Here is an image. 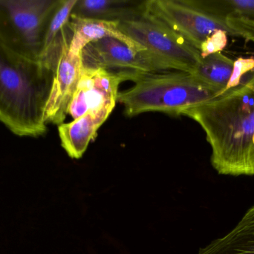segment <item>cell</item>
Instances as JSON below:
<instances>
[{
	"label": "cell",
	"mask_w": 254,
	"mask_h": 254,
	"mask_svg": "<svg viewBox=\"0 0 254 254\" xmlns=\"http://www.w3.org/2000/svg\"><path fill=\"white\" fill-rule=\"evenodd\" d=\"M204 130L219 174H254V70L215 98L183 110Z\"/></svg>",
	"instance_id": "obj_1"
},
{
	"label": "cell",
	"mask_w": 254,
	"mask_h": 254,
	"mask_svg": "<svg viewBox=\"0 0 254 254\" xmlns=\"http://www.w3.org/2000/svg\"><path fill=\"white\" fill-rule=\"evenodd\" d=\"M53 80V70L46 64L16 53L0 41V122L19 137L44 135Z\"/></svg>",
	"instance_id": "obj_2"
},
{
	"label": "cell",
	"mask_w": 254,
	"mask_h": 254,
	"mask_svg": "<svg viewBox=\"0 0 254 254\" xmlns=\"http://www.w3.org/2000/svg\"><path fill=\"white\" fill-rule=\"evenodd\" d=\"M134 86L119 92L117 101L123 104L128 117L146 112L180 116L183 110L209 101L220 94L195 76L185 72L156 73L119 71Z\"/></svg>",
	"instance_id": "obj_3"
},
{
	"label": "cell",
	"mask_w": 254,
	"mask_h": 254,
	"mask_svg": "<svg viewBox=\"0 0 254 254\" xmlns=\"http://www.w3.org/2000/svg\"><path fill=\"white\" fill-rule=\"evenodd\" d=\"M60 0H0V41L30 59L40 61L48 23Z\"/></svg>",
	"instance_id": "obj_4"
},
{
	"label": "cell",
	"mask_w": 254,
	"mask_h": 254,
	"mask_svg": "<svg viewBox=\"0 0 254 254\" xmlns=\"http://www.w3.org/2000/svg\"><path fill=\"white\" fill-rule=\"evenodd\" d=\"M143 18L167 27L198 50L208 37L219 30L231 35L226 21L191 5L187 0L144 1Z\"/></svg>",
	"instance_id": "obj_5"
},
{
	"label": "cell",
	"mask_w": 254,
	"mask_h": 254,
	"mask_svg": "<svg viewBox=\"0 0 254 254\" xmlns=\"http://www.w3.org/2000/svg\"><path fill=\"white\" fill-rule=\"evenodd\" d=\"M121 31L146 50L165 60L176 71L192 73L201 62L199 50L167 27L142 19L119 22Z\"/></svg>",
	"instance_id": "obj_6"
},
{
	"label": "cell",
	"mask_w": 254,
	"mask_h": 254,
	"mask_svg": "<svg viewBox=\"0 0 254 254\" xmlns=\"http://www.w3.org/2000/svg\"><path fill=\"white\" fill-rule=\"evenodd\" d=\"M81 58L83 67L87 68L145 73L176 71L171 64L149 51L136 52L113 38L89 43L82 51Z\"/></svg>",
	"instance_id": "obj_7"
},
{
	"label": "cell",
	"mask_w": 254,
	"mask_h": 254,
	"mask_svg": "<svg viewBox=\"0 0 254 254\" xmlns=\"http://www.w3.org/2000/svg\"><path fill=\"white\" fill-rule=\"evenodd\" d=\"M71 39V32L68 27L62 51L54 71L53 84L45 115L47 124L61 125L65 120L83 70L81 55H74L69 52Z\"/></svg>",
	"instance_id": "obj_8"
},
{
	"label": "cell",
	"mask_w": 254,
	"mask_h": 254,
	"mask_svg": "<svg viewBox=\"0 0 254 254\" xmlns=\"http://www.w3.org/2000/svg\"><path fill=\"white\" fill-rule=\"evenodd\" d=\"M123 82L119 73L83 67L67 113L76 119L90 110L116 107L119 85Z\"/></svg>",
	"instance_id": "obj_9"
},
{
	"label": "cell",
	"mask_w": 254,
	"mask_h": 254,
	"mask_svg": "<svg viewBox=\"0 0 254 254\" xmlns=\"http://www.w3.org/2000/svg\"><path fill=\"white\" fill-rule=\"evenodd\" d=\"M115 106H106L90 110L68 123L58 126L63 149L72 159H80L91 141L98 135V131L114 110Z\"/></svg>",
	"instance_id": "obj_10"
},
{
	"label": "cell",
	"mask_w": 254,
	"mask_h": 254,
	"mask_svg": "<svg viewBox=\"0 0 254 254\" xmlns=\"http://www.w3.org/2000/svg\"><path fill=\"white\" fill-rule=\"evenodd\" d=\"M119 22L80 17L71 13L68 24L71 32L69 52L74 55H81L82 51L89 43L104 38L116 39L136 52L146 50L121 31Z\"/></svg>",
	"instance_id": "obj_11"
},
{
	"label": "cell",
	"mask_w": 254,
	"mask_h": 254,
	"mask_svg": "<svg viewBox=\"0 0 254 254\" xmlns=\"http://www.w3.org/2000/svg\"><path fill=\"white\" fill-rule=\"evenodd\" d=\"M143 2L133 0H77L72 14L116 22L142 19Z\"/></svg>",
	"instance_id": "obj_12"
},
{
	"label": "cell",
	"mask_w": 254,
	"mask_h": 254,
	"mask_svg": "<svg viewBox=\"0 0 254 254\" xmlns=\"http://www.w3.org/2000/svg\"><path fill=\"white\" fill-rule=\"evenodd\" d=\"M198 254H254V206L229 234L200 249Z\"/></svg>",
	"instance_id": "obj_13"
},
{
	"label": "cell",
	"mask_w": 254,
	"mask_h": 254,
	"mask_svg": "<svg viewBox=\"0 0 254 254\" xmlns=\"http://www.w3.org/2000/svg\"><path fill=\"white\" fill-rule=\"evenodd\" d=\"M234 68V61L218 52L202 58L190 74L222 93L228 87Z\"/></svg>",
	"instance_id": "obj_14"
},
{
	"label": "cell",
	"mask_w": 254,
	"mask_h": 254,
	"mask_svg": "<svg viewBox=\"0 0 254 254\" xmlns=\"http://www.w3.org/2000/svg\"><path fill=\"white\" fill-rule=\"evenodd\" d=\"M191 5L226 21L228 18L254 20V0H187Z\"/></svg>",
	"instance_id": "obj_15"
},
{
	"label": "cell",
	"mask_w": 254,
	"mask_h": 254,
	"mask_svg": "<svg viewBox=\"0 0 254 254\" xmlns=\"http://www.w3.org/2000/svg\"><path fill=\"white\" fill-rule=\"evenodd\" d=\"M226 23L231 31V35L238 36L247 41L254 43V20L228 18Z\"/></svg>",
	"instance_id": "obj_16"
},
{
	"label": "cell",
	"mask_w": 254,
	"mask_h": 254,
	"mask_svg": "<svg viewBox=\"0 0 254 254\" xmlns=\"http://www.w3.org/2000/svg\"><path fill=\"white\" fill-rule=\"evenodd\" d=\"M228 33L219 30L207 39L200 48L201 57L205 58L212 54L221 52L228 43Z\"/></svg>",
	"instance_id": "obj_17"
},
{
	"label": "cell",
	"mask_w": 254,
	"mask_h": 254,
	"mask_svg": "<svg viewBox=\"0 0 254 254\" xmlns=\"http://www.w3.org/2000/svg\"><path fill=\"white\" fill-rule=\"evenodd\" d=\"M254 70V58H240L234 61V72L226 89L238 85L242 79Z\"/></svg>",
	"instance_id": "obj_18"
}]
</instances>
